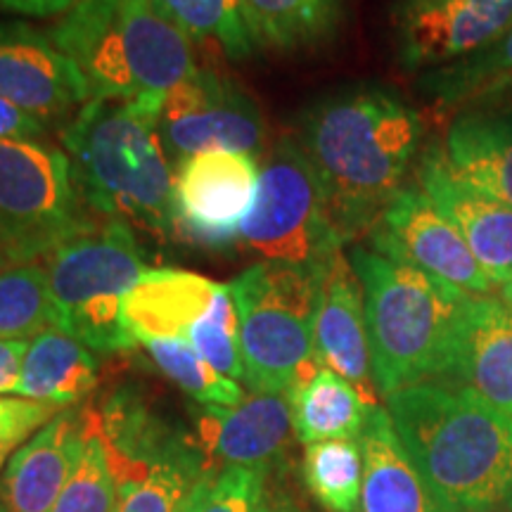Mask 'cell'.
I'll use <instances>...</instances> for the list:
<instances>
[{
  "mask_svg": "<svg viewBox=\"0 0 512 512\" xmlns=\"http://www.w3.org/2000/svg\"><path fill=\"white\" fill-rule=\"evenodd\" d=\"M159 136L174 166L202 152L256 155L264 147L266 121L238 81L197 69L164 98Z\"/></svg>",
  "mask_w": 512,
  "mask_h": 512,
  "instance_id": "30bf717a",
  "label": "cell"
},
{
  "mask_svg": "<svg viewBox=\"0 0 512 512\" xmlns=\"http://www.w3.org/2000/svg\"><path fill=\"white\" fill-rule=\"evenodd\" d=\"M93 223L64 150L41 140H0V242L15 266L50 256Z\"/></svg>",
  "mask_w": 512,
  "mask_h": 512,
  "instance_id": "9c48e42d",
  "label": "cell"
},
{
  "mask_svg": "<svg viewBox=\"0 0 512 512\" xmlns=\"http://www.w3.org/2000/svg\"><path fill=\"white\" fill-rule=\"evenodd\" d=\"M192 420V439L207 470L228 465L273 470L294 437L287 394L252 392L238 406H197Z\"/></svg>",
  "mask_w": 512,
  "mask_h": 512,
  "instance_id": "9a60e30c",
  "label": "cell"
},
{
  "mask_svg": "<svg viewBox=\"0 0 512 512\" xmlns=\"http://www.w3.org/2000/svg\"><path fill=\"white\" fill-rule=\"evenodd\" d=\"M256 512H306V510L294 501L290 494L280 491L278 486H273L271 479H268L264 498H261V505Z\"/></svg>",
  "mask_w": 512,
  "mask_h": 512,
  "instance_id": "f35d334b",
  "label": "cell"
},
{
  "mask_svg": "<svg viewBox=\"0 0 512 512\" xmlns=\"http://www.w3.org/2000/svg\"><path fill=\"white\" fill-rule=\"evenodd\" d=\"M238 247L259 261L320 268L339 245L323 188L297 138L280 136L259 162L254 204Z\"/></svg>",
  "mask_w": 512,
  "mask_h": 512,
  "instance_id": "ba28073f",
  "label": "cell"
},
{
  "mask_svg": "<svg viewBox=\"0 0 512 512\" xmlns=\"http://www.w3.org/2000/svg\"><path fill=\"white\" fill-rule=\"evenodd\" d=\"M349 259L363 285L377 392L387 399L451 377L470 294L370 247H354Z\"/></svg>",
  "mask_w": 512,
  "mask_h": 512,
  "instance_id": "277c9868",
  "label": "cell"
},
{
  "mask_svg": "<svg viewBox=\"0 0 512 512\" xmlns=\"http://www.w3.org/2000/svg\"><path fill=\"white\" fill-rule=\"evenodd\" d=\"M448 512H512V510L508 505H501V508H486V510H448Z\"/></svg>",
  "mask_w": 512,
  "mask_h": 512,
  "instance_id": "7bdbcfd3",
  "label": "cell"
},
{
  "mask_svg": "<svg viewBox=\"0 0 512 512\" xmlns=\"http://www.w3.org/2000/svg\"><path fill=\"white\" fill-rule=\"evenodd\" d=\"M508 508L512 510V491H510V501H508Z\"/></svg>",
  "mask_w": 512,
  "mask_h": 512,
  "instance_id": "f6af8a7d",
  "label": "cell"
},
{
  "mask_svg": "<svg viewBox=\"0 0 512 512\" xmlns=\"http://www.w3.org/2000/svg\"><path fill=\"white\" fill-rule=\"evenodd\" d=\"M422 133L420 114L387 86H351L306 110L299 145L323 188L339 245L368 235L406 188Z\"/></svg>",
  "mask_w": 512,
  "mask_h": 512,
  "instance_id": "6da1fadb",
  "label": "cell"
},
{
  "mask_svg": "<svg viewBox=\"0 0 512 512\" xmlns=\"http://www.w3.org/2000/svg\"><path fill=\"white\" fill-rule=\"evenodd\" d=\"M27 347V339H0V396L17 394Z\"/></svg>",
  "mask_w": 512,
  "mask_h": 512,
  "instance_id": "8d00e7d4",
  "label": "cell"
},
{
  "mask_svg": "<svg viewBox=\"0 0 512 512\" xmlns=\"http://www.w3.org/2000/svg\"><path fill=\"white\" fill-rule=\"evenodd\" d=\"M271 475L268 467L228 465L207 470L195 486L192 512H256Z\"/></svg>",
  "mask_w": 512,
  "mask_h": 512,
  "instance_id": "836d02e7",
  "label": "cell"
},
{
  "mask_svg": "<svg viewBox=\"0 0 512 512\" xmlns=\"http://www.w3.org/2000/svg\"><path fill=\"white\" fill-rule=\"evenodd\" d=\"M441 152L453 176L512 209V114H458L448 126Z\"/></svg>",
  "mask_w": 512,
  "mask_h": 512,
  "instance_id": "7402d4cb",
  "label": "cell"
},
{
  "mask_svg": "<svg viewBox=\"0 0 512 512\" xmlns=\"http://www.w3.org/2000/svg\"><path fill=\"white\" fill-rule=\"evenodd\" d=\"M415 176L420 190L463 235L491 283L496 287L508 283L512 278V209L453 176L437 143L422 152Z\"/></svg>",
  "mask_w": 512,
  "mask_h": 512,
  "instance_id": "e0dca14e",
  "label": "cell"
},
{
  "mask_svg": "<svg viewBox=\"0 0 512 512\" xmlns=\"http://www.w3.org/2000/svg\"><path fill=\"white\" fill-rule=\"evenodd\" d=\"M98 382L100 363L95 351L53 325L29 342L17 396L72 408L88 399Z\"/></svg>",
  "mask_w": 512,
  "mask_h": 512,
  "instance_id": "603a6c76",
  "label": "cell"
},
{
  "mask_svg": "<svg viewBox=\"0 0 512 512\" xmlns=\"http://www.w3.org/2000/svg\"><path fill=\"white\" fill-rule=\"evenodd\" d=\"M221 283L183 268H147L124 299V325L133 342L185 339L214 304Z\"/></svg>",
  "mask_w": 512,
  "mask_h": 512,
  "instance_id": "ffe728a7",
  "label": "cell"
},
{
  "mask_svg": "<svg viewBox=\"0 0 512 512\" xmlns=\"http://www.w3.org/2000/svg\"><path fill=\"white\" fill-rule=\"evenodd\" d=\"M254 48L304 50L337 34L344 0H240Z\"/></svg>",
  "mask_w": 512,
  "mask_h": 512,
  "instance_id": "4316f807",
  "label": "cell"
},
{
  "mask_svg": "<svg viewBox=\"0 0 512 512\" xmlns=\"http://www.w3.org/2000/svg\"><path fill=\"white\" fill-rule=\"evenodd\" d=\"M0 98L48 124L86 105L91 93L50 34L24 22H0Z\"/></svg>",
  "mask_w": 512,
  "mask_h": 512,
  "instance_id": "5bb4252c",
  "label": "cell"
},
{
  "mask_svg": "<svg viewBox=\"0 0 512 512\" xmlns=\"http://www.w3.org/2000/svg\"><path fill=\"white\" fill-rule=\"evenodd\" d=\"M91 100L164 102L197 72L195 43L152 0H79L50 29Z\"/></svg>",
  "mask_w": 512,
  "mask_h": 512,
  "instance_id": "5b68a950",
  "label": "cell"
},
{
  "mask_svg": "<svg viewBox=\"0 0 512 512\" xmlns=\"http://www.w3.org/2000/svg\"><path fill=\"white\" fill-rule=\"evenodd\" d=\"M323 266L256 261L228 283L238 311L245 384L252 392L287 394L320 368L316 309Z\"/></svg>",
  "mask_w": 512,
  "mask_h": 512,
  "instance_id": "8992f818",
  "label": "cell"
},
{
  "mask_svg": "<svg viewBox=\"0 0 512 512\" xmlns=\"http://www.w3.org/2000/svg\"><path fill=\"white\" fill-rule=\"evenodd\" d=\"M358 444L363 451L358 512H448L408 458L387 408L370 411Z\"/></svg>",
  "mask_w": 512,
  "mask_h": 512,
  "instance_id": "44dd1931",
  "label": "cell"
},
{
  "mask_svg": "<svg viewBox=\"0 0 512 512\" xmlns=\"http://www.w3.org/2000/svg\"><path fill=\"white\" fill-rule=\"evenodd\" d=\"M188 342L192 349L209 363L216 373L230 380L245 382V363L240 349V323L235 311L233 294L228 285H221L214 304L188 330Z\"/></svg>",
  "mask_w": 512,
  "mask_h": 512,
  "instance_id": "d6a6232c",
  "label": "cell"
},
{
  "mask_svg": "<svg viewBox=\"0 0 512 512\" xmlns=\"http://www.w3.org/2000/svg\"><path fill=\"white\" fill-rule=\"evenodd\" d=\"M64 408L22 396H0V470L8 465L12 453L27 444L34 434L46 427Z\"/></svg>",
  "mask_w": 512,
  "mask_h": 512,
  "instance_id": "e575fe53",
  "label": "cell"
},
{
  "mask_svg": "<svg viewBox=\"0 0 512 512\" xmlns=\"http://www.w3.org/2000/svg\"><path fill=\"white\" fill-rule=\"evenodd\" d=\"M192 43L219 48L230 60L252 55L254 41L240 0H152Z\"/></svg>",
  "mask_w": 512,
  "mask_h": 512,
  "instance_id": "f1b7e54d",
  "label": "cell"
},
{
  "mask_svg": "<svg viewBox=\"0 0 512 512\" xmlns=\"http://www.w3.org/2000/svg\"><path fill=\"white\" fill-rule=\"evenodd\" d=\"M10 266H15V261H12L10 252L3 247V242H0V271H3V268H10Z\"/></svg>",
  "mask_w": 512,
  "mask_h": 512,
  "instance_id": "60d3db41",
  "label": "cell"
},
{
  "mask_svg": "<svg viewBox=\"0 0 512 512\" xmlns=\"http://www.w3.org/2000/svg\"><path fill=\"white\" fill-rule=\"evenodd\" d=\"M512 107V93H508L505 95V98H501L496 102V105H491L489 110H496V112H505V110H510Z\"/></svg>",
  "mask_w": 512,
  "mask_h": 512,
  "instance_id": "b9f144b4",
  "label": "cell"
},
{
  "mask_svg": "<svg viewBox=\"0 0 512 512\" xmlns=\"http://www.w3.org/2000/svg\"><path fill=\"white\" fill-rule=\"evenodd\" d=\"M302 479L325 512H358L363 491V451L358 439L309 444L302 458Z\"/></svg>",
  "mask_w": 512,
  "mask_h": 512,
  "instance_id": "83f0119b",
  "label": "cell"
},
{
  "mask_svg": "<svg viewBox=\"0 0 512 512\" xmlns=\"http://www.w3.org/2000/svg\"><path fill=\"white\" fill-rule=\"evenodd\" d=\"M368 240L375 252L406 261L470 297H489L496 287L458 228L420 188H403L384 209Z\"/></svg>",
  "mask_w": 512,
  "mask_h": 512,
  "instance_id": "4fadbf2b",
  "label": "cell"
},
{
  "mask_svg": "<svg viewBox=\"0 0 512 512\" xmlns=\"http://www.w3.org/2000/svg\"><path fill=\"white\" fill-rule=\"evenodd\" d=\"M79 0H0V8L24 17H57L72 10Z\"/></svg>",
  "mask_w": 512,
  "mask_h": 512,
  "instance_id": "74e56055",
  "label": "cell"
},
{
  "mask_svg": "<svg viewBox=\"0 0 512 512\" xmlns=\"http://www.w3.org/2000/svg\"><path fill=\"white\" fill-rule=\"evenodd\" d=\"M408 458L448 510L508 505L512 420L465 387L420 382L387 396Z\"/></svg>",
  "mask_w": 512,
  "mask_h": 512,
  "instance_id": "3957f363",
  "label": "cell"
},
{
  "mask_svg": "<svg viewBox=\"0 0 512 512\" xmlns=\"http://www.w3.org/2000/svg\"><path fill=\"white\" fill-rule=\"evenodd\" d=\"M83 415L86 422L79 460L50 512H114L117 505V479L95 422L93 406H83Z\"/></svg>",
  "mask_w": 512,
  "mask_h": 512,
  "instance_id": "4dcf8cb0",
  "label": "cell"
},
{
  "mask_svg": "<svg viewBox=\"0 0 512 512\" xmlns=\"http://www.w3.org/2000/svg\"><path fill=\"white\" fill-rule=\"evenodd\" d=\"M46 121L0 98V140H43Z\"/></svg>",
  "mask_w": 512,
  "mask_h": 512,
  "instance_id": "d590c367",
  "label": "cell"
},
{
  "mask_svg": "<svg viewBox=\"0 0 512 512\" xmlns=\"http://www.w3.org/2000/svg\"><path fill=\"white\" fill-rule=\"evenodd\" d=\"M451 380L512 420V311L501 299L467 302Z\"/></svg>",
  "mask_w": 512,
  "mask_h": 512,
  "instance_id": "d6986e66",
  "label": "cell"
},
{
  "mask_svg": "<svg viewBox=\"0 0 512 512\" xmlns=\"http://www.w3.org/2000/svg\"><path fill=\"white\" fill-rule=\"evenodd\" d=\"M498 290H501V302L512 311V278L508 280V283H503L501 287H498Z\"/></svg>",
  "mask_w": 512,
  "mask_h": 512,
  "instance_id": "ab89813d",
  "label": "cell"
},
{
  "mask_svg": "<svg viewBox=\"0 0 512 512\" xmlns=\"http://www.w3.org/2000/svg\"><path fill=\"white\" fill-rule=\"evenodd\" d=\"M294 437L304 446L332 439H358L375 406L358 394L354 384L320 366L287 392Z\"/></svg>",
  "mask_w": 512,
  "mask_h": 512,
  "instance_id": "d4e9b609",
  "label": "cell"
},
{
  "mask_svg": "<svg viewBox=\"0 0 512 512\" xmlns=\"http://www.w3.org/2000/svg\"><path fill=\"white\" fill-rule=\"evenodd\" d=\"M164 102L88 100L62 131L83 207L155 238L174 235V164L159 136Z\"/></svg>",
  "mask_w": 512,
  "mask_h": 512,
  "instance_id": "7a4b0ae2",
  "label": "cell"
},
{
  "mask_svg": "<svg viewBox=\"0 0 512 512\" xmlns=\"http://www.w3.org/2000/svg\"><path fill=\"white\" fill-rule=\"evenodd\" d=\"M512 29V0H399L394 34L408 72H432L482 53Z\"/></svg>",
  "mask_w": 512,
  "mask_h": 512,
  "instance_id": "7c38bea8",
  "label": "cell"
},
{
  "mask_svg": "<svg viewBox=\"0 0 512 512\" xmlns=\"http://www.w3.org/2000/svg\"><path fill=\"white\" fill-rule=\"evenodd\" d=\"M46 266L19 264L0 271V339H29L53 328ZM57 328V325H55Z\"/></svg>",
  "mask_w": 512,
  "mask_h": 512,
  "instance_id": "1f68e13d",
  "label": "cell"
},
{
  "mask_svg": "<svg viewBox=\"0 0 512 512\" xmlns=\"http://www.w3.org/2000/svg\"><path fill=\"white\" fill-rule=\"evenodd\" d=\"M316 356L320 366L354 384L370 406H380L370 358L363 285L342 249H337L320 271Z\"/></svg>",
  "mask_w": 512,
  "mask_h": 512,
  "instance_id": "2e32d148",
  "label": "cell"
},
{
  "mask_svg": "<svg viewBox=\"0 0 512 512\" xmlns=\"http://www.w3.org/2000/svg\"><path fill=\"white\" fill-rule=\"evenodd\" d=\"M420 88L444 112L489 110L512 93V29L482 53L427 72Z\"/></svg>",
  "mask_w": 512,
  "mask_h": 512,
  "instance_id": "484cf974",
  "label": "cell"
},
{
  "mask_svg": "<svg viewBox=\"0 0 512 512\" xmlns=\"http://www.w3.org/2000/svg\"><path fill=\"white\" fill-rule=\"evenodd\" d=\"M112 472L117 479L114 512H181L207 475V463L190 437L162 456L112 467Z\"/></svg>",
  "mask_w": 512,
  "mask_h": 512,
  "instance_id": "cb8c5ba5",
  "label": "cell"
},
{
  "mask_svg": "<svg viewBox=\"0 0 512 512\" xmlns=\"http://www.w3.org/2000/svg\"><path fill=\"white\" fill-rule=\"evenodd\" d=\"M83 406L64 408L12 453L0 475V503L8 512H50L74 472L83 437Z\"/></svg>",
  "mask_w": 512,
  "mask_h": 512,
  "instance_id": "ac0fdd59",
  "label": "cell"
},
{
  "mask_svg": "<svg viewBox=\"0 0 512 512\" xmlns=\"http://www.w3.org/2000/svg\"><path fill=\"white\" fill-rule=\"evenodd\" d=\"M200 482H202V479H200ZM192 505H195V491H192V494L188 496V501H185L181 512H192Z\"/></svg>",
  "mask_w": 512,
  "mask_h": 512,
  "instance_id": "ee69618b",
  "label": "cell"
},
{
  "mask_svg": "<svg viewBox=\"0 0 512 512\" xmlns=\"http://www.w3.org/2000/svg\"><path fill=\"white\" fill-rule=\"evenodd\" d=\"M259 159L247 152H202L174 166V238L202 249L238 245L254 204Z\"/></svg>",
  "mask_w": 512,
  "mask_h": 512,
  "instance_id": "8fae6325",
  "label": "cell"
},
{
  "mask_svg": "<svg viewBox=\"0 0 512 512\" xmlns=\"http://www.w3.org/2000/svg\"><path fill=\"white\" fill-rule=\"evenodd\" d=\"M0 512H8V510H5V505H3V503H0Z\"/></svg>",
  "mask_w": 512,
  "mask_h": 512,
  "instance_id": "bcb514c9",
  "label": "cell"
},
{
  "mask_svg": "<svg viewBox=\"0 0 512 512\" xmlns=\"http://www.w3.org/2000/svg\"><path fill=\"white\" fill-rule=\"evenodd\" d=\"M145 271L133 228L95 221L48 256L55 325L98 354L131 351L136 342L124 325V299Z\"/></svg>",
  "mask_w": 512,
  "mask_h": 512,
  "instance_id": "52a82bcc",
  "label": "cell"
},
{
  "mask_svg": "<svg viewBox=\"0 0 512 512\" xmlns=\"http://www.w3.org/2000/svg\"><path fill=\"white\" fill-rule=\"evenodd\" d=\"M143 347L159 373L188 394L197 406H238L245 401V389L230 377L216 373L192 349L188 339H152Z\"/></svg>",
  "mask_w": 512,
  "mask_h": 512,
  "instance_id": "f546056e",
  "label": "cell"
}]
</instances>
